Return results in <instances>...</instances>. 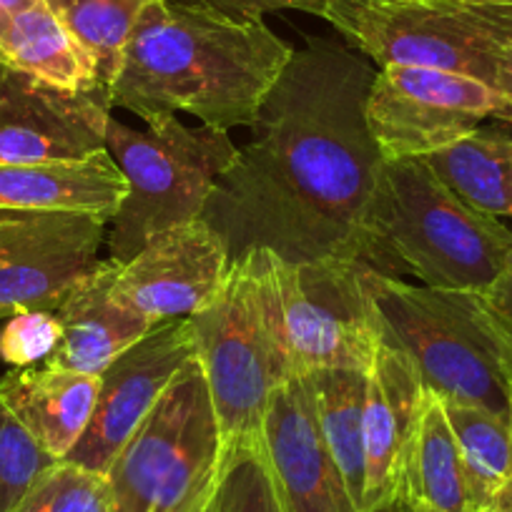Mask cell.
<instances>
[{"instance_id": "7c38bea8", "label": "cell", "mask_w": 512, "mask_h": 512, "mask_svg": "<svg viewBox=\"0 0 512 512\" xmlns=\"http://www.w3.org/2000/svg\"><path fill=\"white\" fill-rule=\"evenodd\" d=\"M111 93L71 91L0 63V166L53 164L106 151Z\"/></svg>"}, {"instance_id": "d6986e66", "label": "cell", "mask_w": 512, "mask_h": 512, "mask_svg": "<svg viewBox=\"0 0 512 512\" xmlns=\"http://www.w3.org/2000/svg\"><path fill=\"white\" fill-rule=\"evenodd\" d=\"M128 184L108 151L53 164L0 166V211H78L111 221Z\"/></svg>"}, {"instance_id": "f546056e", "label": "cell", "mask_w": 512, "mask_h": 512, "mask_svg": "<svg viewBox=\"0 0 512 512\" xmlns=\"http://www.w3.org/2000/svg\"><path fill=\"white\" fill-rule=\"evenodd\" d=\"M189 3L239 21H262L267 13L279 11H302L324 18L329 6V0H189Z\"/></svg>"}, {"instance_id": "484cf974", "label": "cell", "mask_w": 512, "mask_h": 512, "mask_svg": "<svg viewBox=\"0 0 512 512\" xmlns=\"http://www.w3.org/2000/svg\"><path fill=\"white\" fill-rule=\"evenodd\" d=\"M206 512H287L262 440L226 447Z\"/></svg>"}, {"instance_id": "9c48e42d", "label": "cell", "mask_w": 512, "mask_h": 512, "mask_svg": "<svg viewBox=\"0 0 512 512\" xmlns=\"http://www.w3.org/2000/svg\"><path fill=\"white\" fill-rule=\"evenodd\" d=\"M364 116L384 159H425L485 118L512 123V103L465 73L392 63L374 73Z\"/></svg>"}, {"instance_id": "30bf717a", "label": "cell", "mask_w": 512, "mask_h": 512, "mask_svg": "<svg viewBox=\"0 0 512 512\" xmlns=\"http://www.w3.org/2000/svg\"><path fill=\"white\" fill-rule=\"evenodd\" d=\"M362 262H284L274 254V279L294 372L344 367L367 372L379 347L374 307L362 284Z\"/></svg>"}, {"instance_id": "cb8c5ba5", "label": "cell", "mask_w": 512, "mask_h": 512, "mask_svg": "<svg viewBox=\"0 0 512 512\" xmlns=\"http://www.w3.org/2000/svg\"><path fill=\"white\" fill-rule=\"evenodd\" d=\"M465 467L472 512H492L497 497L512 482L510 422L482 407L442 402Z\"/></svg>"}, {"instance_id": "ac0fdd59", "label": "cell", "mask_w": 512, "mask_h": 512, "mask_svg": "<svg viewBox=\"0 0 512 512\" xmlns=\"http://www.w3.org/2000/svg\"><path fill=\"white\" fill-rule=\"evenodd\" d=\"M101 377L41 367H13L0 379V402L56 460H66L91 425Z\"/></svg>"}, {"instance_id": "f1b7e54d", "label": "cell", "mask_w": 512, "mask_h": 512, "mask_svg": "<svg viewBox=\"0 0 512 512\" xmlns=\"http://www.w3.org/2000/svg\"><path fill=\"white\" fill-rule=\"evenodd\" d=\"M63 337V324L56 312L28 309L8 317L0 329V359L11 367H36L48 362Z\"/></svg>"}, {"instance_id": "d4e9b609", "label": "cell", "mask_w": 512, "mask_h": 512, "mask_svg": "<svg viewBox=\"0 0 512 512\" xmlns=\"http://www.w3.org/2000/svg\"><path fill=\"white\" fill-rule=\"evenodd\" d=\"M58 21L86 48L98 78L111 91L126 43L154 0H46Z\"/></svg>"}, {"instance_id": "ffe728a7", "label": "cell", "mask_w": 512, "mask_h": 512, "mask_svg": "<svg viewBox=\"0 0 512 512\" xmlns=\"http://www.w3.org/2000/svg\"><path fill=\"white\" fill-rule=\"evenodd\" d=\"M0 63L71 91H108L93 58L58 21L46 0H33L8 21L0 36Z\"/></svg>"}, {"instance_id": "836d02e7", "label": "cell", "mask_w": 512, "mask_h": 512, "mask_svg": "<svg viewBox=\"0 0 512 512\" xmlns=\"http://www.w3.org/2000/svg\"><path fill=\"white\" fill-rule=\"evenodd\" d=\"M492 512H512V482L505 487V490H502V495L497 497Z\"/></svg>"}, {"instance_id": "8fae6325", "label": "cell", "mask_w": 512, "mask_h": 512, "mask_svg": "<svg viewBox=\"0 0 512 512\" xmlns=\"http://www.w3.org/2000/svg\"><path fill=\"white\" fill-rule=\"evenodd\" d=\"M78 211H16L0 226V319L28 309L56 312L91 277L106 226Z\"/></svg>"}, {"instance_id": "8992f818", "label": "cell", "mask_w": 512, "mask_h": 512, "mask_svg": "<svg viewBox=\"0 0 512 512\" xmlns=\"http://www.w3.org/2000/svg\"><path fill=\"white\" fill-rule=\"evenodd\" d=\"M106 151L128 184L108 234V259L116 264L134 259L161 231L201 219L216 181L239 154L229 131L189 128L176 113L151 118L144 131L111 116Z\"/></svg>"}, {"instance_id": "9a60e30c", "label": "cell", "mask_w": 512, "mask_h": 512, "mask_svg": "<svg viewBox=\"0 0 512 512\" xmlns=\"http://www.w3.org/2000/svg\"><path fill=\"white\" fill-rule=\"evenodd\" d=\"M262 442L287 512H362L354 505L319 425L309 374L282 382L267 402ZM379 512H412L395 505Z\"/></svg>"}, {"instance_id": "7a4b0ae2", "label": "cell", "mask_w": 512, "mask_h": 512, "mask_svg": "<svg viewBox=\"0 0 512 512\" xmlns=\"http://www.w3.org/2000/svg\"><path fill=\"white\" fill-rule=\"evenodd\" d=\"M292 53L264 21L154 0L128 38L111 106L144 121L191 113L219 131L251 126Z\"/></svg>"}, {"instance_id": "44dd1931", "label": "cell", "mask_w": 512, "mask_h": 512, "mask_svg": "<svg viewBox=\"0 0 512 512\" xmlns=\"http://www.w3.org/2000/svg\"><path fill=\"white\" fill-rule=\"evenodd\" d=\"M425 164L472 209L512 221V136L477 126Z\"/></svg>"}, {"instance_id": "5b68a950", "label": "cell", "mask_w": 512, "mask_h": 512, "mask_svg": "<svg viewBox=\"0 0 512 512\" xmlns=\"http://www.w3.org/2000/svg\"><path fill=\"white\" fill-rule=\"evenodd\" d=\"M189 319L224 447L262 440L269 397L297 377L272 251L251 249L231 262L219 297Z\"/></svg>"}, {"instance_id": "4dcf8cb0", "label": "cell", "mask_w": 512, "mask_h": 512, "mask_svg": "<svg viewBox=\"0 0 512 512\" xmlns=\"http://www.w3.org/2000/svg\"><path fill=\"white\" fill-rule=\"evenodd\" d=\"M485 302L490 304V309L495 312V317L500 319L502 327L507 329V334L512 337V249L507 254L505 264H502V272L497 274V279L492 282V287L487 289Z\"/></svg>"}, {"instance_id": "7402d4cb", "label": "cell", "mask_w": 512, "mask_h": 512, "mask_svg": "<svg viewBox=\"0 0 512 512\" xmlns=\"http://www.w3.org/2000/svg\"><path fill=\"white\" fill-rule=\"evenodd\" d=\"M407 500L412 510L472 512L457 437L442 400L427 390L407 467Z\"/></svg>"}, {"instance_id": "4fadbf2b", "label": "cell", "mask_w": 512, "mask_h": 512, "mask_svg": "<svg viewBox=\"0 0 512 512\" xmlns=\"http://www.w3.org/2000/svg\"><path fill=\"white\" fill-rule=\"evenodd\" d=\"M196 357L191 319L156 324L101 374L91 425L66 460L106 475L179 369Z\"/></svg>"}, {"instance_id": "6da1fadb", "label": "cell", "mask_w": 512, "mask_h": 512, "mask_svg": "<svg viewBox=\"0 0 512 512\" xmlns=\"http://www.w3.org/2000/svg\"><path fill=\"white\" fill-rule=\"evenodd\" d=\"M374 73L337 41L292 53L251 123L254 139L201 214L231 262L267 249L292 264H364V216L384 161L364 116Z\"/></svg>"}, {"instance_id": "2e32d148", "label": "cell", "mask_w": 512, "mask_h": 512, "mask_svg": "<svg viewBox=\"0 0 512 512\" xmlns=\"http://www.w3.org/2000/svg\"><path fill=\"white\" fill-rule=\"evenodd\" d=\"M425 384L405 352L379 339L367 369L364 400V510L379 512L407 500V467L420 425Z\"/></svg>"}, {"instance_id": "74e56055", "label": "cell", "mask_w": 512, "mask_h": 512, "mask_svg": "<svg viewBox=\"0 0 512 512\" xmlns=\"http://www.w3.org/2000/svg\"><path fill=\"white\" fill-rule=\"evenodd\" d=\"M510 430H512V402H510Z\"/></svg>"}, {"instance_id": "ba28073f", "label": "cell", "mask_w": 512, "mask_h": 512, "mask_svg": "<svg viewBox=\"0 0 512 512\" xmlns=\"http://www.w3.org/2000/svg\"><path fill=\"white\" fill-rule=\"evenodd\" d=\"M327 18L379 68L392 63L465 73L495 88L512 51V6L470 0H329Z\"/></svg>"}, {"instance_id": "4316f807", "label": "cell", "mask_w": 512, "mask_h": 512, "mask_svg": "<svg viewBox=\"0 0 512 512\" xmlns=\"http://www.w3.org/2000/svg\"><path fill=\"white\" fill-rule=\"evenodd\" d=\"M13 512H108V480L76 462L58 460L33 482Z\"/></svg>"}, {"instance_id": "52a82bcc", "label": "cell", "mask_w": 512, "mask_h": 512, "mask_svg": "<svg viewBox=\"0 0 512 512\" xmlns=\"http://www.w3.org/2000/svg\"><path fill=\"white\" fill-rule=\"evenodd\" d=\"M224 450L204 369L191 357L108 467V512H206Z\"/></svg>"}, {"instance_id": "277c9868", "label": "cell", "mask_w": 512, "mask_h": 512, "mask_svg": "<svg viewBox=\"0 0 512 512\" xmlns=\"http://www.w3.org/2000/svg\"><path fill=\"white\" fill-rule=\"evenodd\" d=\"M362 284L379 339L410 357L427 392L510 422L512 337L480 292L407 284L369 267Z\"/></svg>"}, {"instance_id": "e0dca14e", "label": "cell", "mask_w": 512, "mask_h": 512, "mask_svg": "<svg viewBox=\"0 0 512 512\" xmlns=\"http://www.w3.org/2000/svg\"><path fill=\"white\" fill-rule=\"evenodd\" d=\"M118 264L103 259L101 267L83 279L56 309L63 337L48 367L101 377L128 347L156 327L126 307L113 292Z\"/></svg>"}, {"instance_id": "d590c367", "label": "cell", "mask_w": 512, "mask_h": 512, "mask_svg": "<svg viewBox=\"0 0 512 512\" xmlns=\"http://www.w3.org/2000/svg\"><path fill=\"white\" fill-rule=\"evenodd\" d=\"M13 214H16V211H0V226L6 224L8 219H13Z\"/></svg>"}, {"instance_id": "d6a6232c", "label": "cell", "mask_w": 512, "mask_h": 512, "mask_svg": "<svg viewBox=\"0 0 512 512\" xmlns=\"http://www.w3.org/2000/svg\"><path fill=\"white\" fill-rule=\"evenodd\" d=\"M28 3H33V0H0V36L6 31L8 21H11L21 8H26Z\"/></svg>"}, {"instance_id": "83f0119b", "label": "cell", "mask_w": 512, "mask_h": 512, "mask_svg": "<svg viewBox=\"0 0 512 512\" xmlns=\"http://www.w3.org/2000/svg\"><path fill=\"white\" fill-rule=\"evenodd\" d=\"M58 462L0 402V512H13L33 482Z\"/></svg>"}, {"instance_id": "3957f363", "label": "cell", "mask_w": 512, "mask_h": 512, "mask_svg": "<svg viewBox=\"0 0 512 512\" xmlns=\"http://www.w3.org/2000/svg\"><path fill=\"white\" fill-rule=\"evenodd\" d=\"M512 249V229L472 209L425 159H384L364 216V264L412 272L425 287L485 294Z\"/></svg>"}, {"instance_id": "5bb4252c", "label": "cell", "mask_w": 512, "mask_h": 512, "mask_svg": "<svg viewBox=\"0 0 512 512\" xmlns=\"http://www.w3.org/2000/svg\"><path fill=\"white\" fill-rule=\"evenodd\" d=\"M231 256L224 236L204 219L166 229L146 241L134 259L118 264L113 292L151 324L189 319L224 289Z\"/></svg>"}, {"instance_id": "603a6c76", "label": "cell", "mask_w": 512, "mask_h": 512, "mask_svg": "<svg viewBox=\"0 0 512 512\" xmlns=\"http://www.w3.org/2000/svg\"><path fill=\"white\" fill-rule=\"evenodd\" d=\"M317 395L319 425L329 452L337 462L342 480L354 505L364 510V400H367V372L362 369L327 367L309 372Z\"/></svg>"}, {"instance_id": "1f68e13d", "label": "cell", "mask_w": 512, "mask_h": 512, "mask_svg": "<svg viewBox=\"0 0 512 512\" xmlns=\"http://www.w3.org/2000/svg\"><path fill=\"white\" fill-rule=\"evenodd\" d=\"M495 88L512 103V51H507V56L502 58L500 68H497Z\"/></svg>"}, {"instance_id": "8d00e7d4", "label": "cell", "mask_w": 512, "mask_h": 512, "mask_svg": "<svg viewBox=\"0 0 512 512\" xmlns=\"http://www.w3.org/2000/svg\"><path fill=\"white\" fill-rule=\"evenodd\" d=\"M362 3H407V0H362Z\"/></svg>"}, {"instance_id": "f35d334b", "label": "cell", "mask_w": 512, "mask_h": 512, "mask_svg": "<svg viewBox=\"0 0 512 512\" xmlns=\"http://www.w3.org/2000/svg\"><path fill=\"white\" fill-rule=\"evenodd\" d=\"M412 512H427V510H412Z\"/></svg>"}, {"instance_id": "e575fe53", "label": "cell", "mask_w": 512, "mask_h": 512, "mask_svg": "<svg viewBox=\"0 0 512 512\" xmlns=\"http://www.w3.org/2000/svg\"><path fill=\"white\" fill-rule=\"evenodd\" d=\"M470 3H492V6H512V0H470Z\"/></svg>"}]
</instances>
